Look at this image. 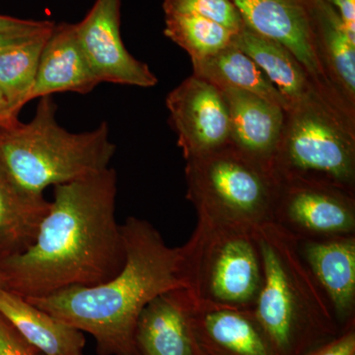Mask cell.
Returning <instances> with one entry per match:
<instances>
[{
	"label": "cell",
	"instance_id": "obj_1",
	"mask_svg": "<svg viewBox=\"0 0 355 355\" xmlns=\"http://www.w3.org/2000/svg\"><path fill=\"white\" fill-rule=\"evenodd\" d=\"M113 168L55 186L36 240L24 253L0 261L2 287L25 299L70 287L99 286L125 261Z\"/></svg>",
	"mask_w": 355,
	"mask_h": 355
},
{
	"label": "cell",
	"instance_id": "obj_2",
	"mask_svg": "<svg viewBox=\"0 0 355 355\" xmlns=\"http://www.w3.org/2000/svg\"><path fill=\"white\" fill-rule=\"evenodd\" d=\"M121 231L125 261L113 279L27 299L64 324L90 334L99 355H139L135 335L140 313L160 294L186 288L180 247L168 246L150 222L137 217L128 218Z\"/></svg>",
	"mask_w": 355,
	"mask_h": 355
},
{
	"label": "cell",
	"instance_id": "obj_3",
	"mask_svg": "<svg viewBox=\"0 0 355 355\" xmlns=\"http://www.w3.org/2000/svg\"><path fill=\"white\" fill-rule=\"evenodd\" d=\"M263 282L253 311L279 355H305L342 333L297 239L268 222L254 230Z\"/></svg>",
	"mask_w": 355,
	"mask_h": 355
},
{
	"label": "cell",
	"instance_id": "obj_4",
	"mask_svg": "<svg viewBox=\"0 0 355 355\" xmlns=\"http://www.w3.org/2000/svg\"><path fill=\"white\" fill-rule=\"evenodd\" d=\"M114 153L106 121L90 132H69L58 123L53 96L40 98L29 123L0 132V165L34 193L104 171Z\"/></svg>",
	"mask_w": 355,
	"mask_h": 355
},
{
	"label": "cell",
	"instance_id": "obj_5",
	"mask_svg": "<svg viewBox=\"0 0 355 355\" xmlns=\"http://www.w3.org/2000/svg\"><path fill=\"white\" fill-rule=\"evenodd\" d=\"M198 222L181 251L184 286L202 304L253 309L263 282L254 229L198 211Z\"/></svg>",
	"mask_w": 355,
	"mask_h": 355
},
{
	"label": "cell",
	"instance_id": "obj_6",
	"mask_svg": "<svg viewBox=\"0 0 355 355\" xmlns=\"http://www.w3.org/2000/svg\"><path fill=\"white\" fill-rule=\"evenodd\" d=\"M272 168L277 176L335 184L355 193V116L326 99L291 107Z\"/></svg>",
	"mask_w": 355,
	"mask_h": 355
},
{
	"label": "cell",
	"instance_id": "obj_7",
	"mask_svg": "<svg viewBox=\"0 0 355 355\" xmlns=\"http://www.w3.org/2000/svg\"><path fill=\"white\" fill-rule=\"evenodd\" d=\"M187 198L198 211L251 229L273 222L279 178L230 142L186 160Z\"/></svg>",
	"mask_w": 355,
	"mask_h": 355
},
{
	"label": "cell",
	"instance_id": "obj_8",
	"mask_svg": "<svg viewBox=\"0 0 355 355\" xmlns=\"http://www.w3.org/2000/svg\"><path fill=\"white\" fill-rule=\"evenodd\" d=\"M277 178L273 222L296 239L355 235V193L316 180Z\"/></svg>",
	"mask_w": 355,
	"mask_h": 355
},
{
	"label": "cell",
	"instance_id": "obj_9",
	"mask_svg": "<svg viewBox=\"0 0 355 355\" xmlns=\"http://www.w3.org/2000/svg\"><path fill=\"white\" fill-rule=\"evenodd\" d=\"M231 1L241 14L246 27L286 46L302 64L322 94L343 108L350 109L331 86L318 55L315 31L318 0Z\"/></svg>",
	"mask_w": 355,
	"mask_h": 355
},
{
	"label": "cell",
	"instance_id": "obj_10",
	"mask_svg": "<svg viewBox=\"0 0 355 355\" xmlns=\"http://www.w3.org/2000/svg\"><path fill=\"white\" fill-rule=\"evenodd\" d=\"M166 105L184 160L230 144L227 104L211 83L193 74L173 89Z\"/></svg>",
	"mask_w": 355,
	"mask_h": 355
},
{
	"label": "cell",
	"instance_id": "obj_11",
	"mask_svg": "<svg viewBox=\"0 0 355 355\" xmlns=\"http://www.w3.org/2000/svg\"><path fill=\"white\" fill-rule=\"evenodd\" d=\"M121 0H95L80 22L77 39L99 83L153 87L157 77L148 65L133 58L121 39Z\"/></svg>",
	"mask_w": 355,
	"mask_h": 355
},
{
	"label": "cell",
	"instance_id": "obj_12",
	"mask_svg": "<svg viewBox=\"0 0 355 355\" xmlns=\"http://www.w3.org/2000/svg\"><path fill=\"white\" fill-rule=\"evenodd\" d=\"M189 324L197 355H279L252 310L193 299Z\"/></svg>",
	"mask_w": 355,
	"mask_h": 355
},
{
	"label": "cell",
	"instance_id": "obj_13",
	"mask_svg": "<svg viewBox=\"0 0 355 355\" xmlns=\"http://www.w3.org/2000/svg\"><path fill=\"white\" fill-rule=\"evenodd\" d=\"M298 249L342 331L355 324V235L297 239Z\"/></svg>",
	"mask_w": 355,
	"mask_h": 355
},
{
	"label": "cell",
	"instance_id": "obj_14",
	"mask_svg": "<svg viewBox=\"0 0 355 355\" xmlns=\"http://www.w3.org/2000/svg\"><path fill=\"white\" fill-rule=\"evenodd\" d=\"M220 91L228 107L231 142L242 153L272 167L286 111L247 91L233 88Z\"/></svg>",
	"mask_w": 355,
	"mask_h": 355
},
{
	"label": "cell",
	"instance_id": "obj_15",
	"mask_svg": "<svg viewBox=\"0 0 355 355\" xmlns=\"http://www.w3.org/2000/svg\"><path fill=\"white\" fill-rule=\"evenodd\" d=\"M193 298L186 288L160 294L140 313L135 340L139 355H197L189 313Z\"/></svg>",
	"mask_w": 355,
	"mask_h": 355
},
{
	"label": "cell",
	"instance_id": "obj_16",
	"mask_svg": "<svg viewBox=\"0 0 355 355\" xmlns=\"http://www.w3.org/2000/svg\"><path fill=\"white\" fill-rule=\"evenodd\" d=\"M98 84L77 39L74 24H55L40 57L31 101L55 93L89 94Z\"/></svg>",
	"mask_w": 355,
	"mask_h": 355
},
{
	"label": "cell",
	"instance_id": "obj_17",
	"mask_svg": "<svg viewBox=\"0 0 355 355\" xmlns=\"http://www.w3.org/2000/svg\"><path fill=\"white\" fill-rule=\"evenodd\" d=\"M233 43L265 72L286 100L288 109L318 99L338 105L318 90L302 64L282 44L257 34L246 26L236 35Z\"/></svg>",
	"mask_w": 355,
	"mask_h": 355
},
{
	"label": "cell",
	"instance_id": "obj_18",
	"mask_svg": "<svg viewBox=\"0 0 355 355\" xmlns=\"http://www.w3.org/2000/svg\"><path fill=\"white\" fill-rule=\"evenodd\" d=\"M0 314L44 355H83V331L3 287H0Z\"/></svg>",
	"mask_w": 355,
	"mask_h": 355
},
{
	"label": "cell",
	"instance_id": "obj_19",
	"mask_svg": "<svg viewBox=\"0 0 355 355\" xmlns=\"http://www.w3.org/2000/svg\"><path fill=\"white\" fill-rule=\"evenodd\" d=\"M50 203L44 193L16 183L0 165V261L32 246Z\"/></svg>",
	"mask_w": 355,
	"mask_h": 355
},
{
	"label": "cell",
	"instance_id": "obj_20",
	"mask_svg": "<svg viewBox=\"0 0 355 355\" xmlns=\"http://www.w3.org/2000/svg\"><path fill=\"white\" fill-rule=\"evenodd\" d=\"M315 31L324 73L343 101L355 111V39L336 7L327 0L317 1Z\"/></svg>",
	"mask_w": 355,
	"mask_h": 355
},
{
	"label": "cell",
	"instance_id": "obj_21",
	"mask_svg": "<svg viewBox=\"0 0 355 355\" xmlns=\"http://www.w3.org/2000/svg\"><path fill=\"white\" fill-rule=\"evenodd\" d=\"M193 76L218 89L233 88L247 91L282 107L288 105L265 72L234 43L209 57L191 60Z\"/></svg>",
	"mask_w": 355,
	"mask_h": 355
},
{
	"label": "cell",
	"instance_id": "obj_22",
	"mask_svg": "<svg viewBox=\"0 0 355 355\" xmlns=\"http://www.w3.org/2000/svg\"><path fill=\"white\" fill-rule=\"evenodd\" d=\"M53 28L29 41L0 51V90L18 114L31 101L40 57Z\"/></svg>",
	"mask_w": 355,
	"mask_h": 355
},
{
	"label": "cell",
	"instance_id": "obj_23",
	"mask_svg": "<svg viewBox=\"0 0 355 355\" xmlns=\"http://www.w3.org/2000/svg\"><path fill=\"white\" fill-rule=\"evenodd\" d=\"M164 34L193 60L209 57L230 46L238 33L200 16L166 15Z\"/></svg>",
	"mask_w": 355,
	"mask_h": 355
},
{
	"label": "cell",
	"instance_id": "obj_24",
	"mask_svg": "<svg viewBox=\"0 0 355 355\" xmlns=\"http://www.w3.org/2000/svg\"><path fill=\"white\" fill-rule=\"evenodd\" d=\"M166 15H195L239 33L245 27L241 14L231 0H164Z\"/></svg>",
	"mask_w": 355,
	"mask_h": 355
},
{
	"label": "cell",
	"instance_id": "obj_25",
	"mask_svg": "<svg viewBox=\"0 0 355 355\" xmlns=\"http://www.w3.org/2000/svg\"><path fill=\"white\" fill-rule=\"evenodd\" d=\"M0 355H44L0 314Z\"/></svg>",
	"mask_w": 355,
	"mask_h": 355
},
{
	"label": "cell",
	"instance_id": "obj_26",
	"mask_svg": "<svg viewBox=\"0 0 355 355\" xmlns=\"http://www.w3.org/2000/svg\"><path fill=\"white\" fill-rule=\"evenodd\" d=\"M305 355H355V324Z\"/></svg>",
	"mask_w": 355,
	"mask_h": 355
},
{
	"label": "cell",
	"instance_id": "obj_27",
	"mask_svg": "<svg viewBox=\"0 0 355 355\" xmlns=\"http://www.w3.org/2000/svg\"><path fill=\"white\" fill-rule=\"evenodd\" d=\"M55 26V23L51 22L40 29L30 30V31L0 33V51L11 48L26 41H29L35 37L39 36L42 33L49 31Z\"/></svg>",
	"mask_w": 355,
	"mask_h": 355
},
{
	"label": "cell",
	"instance_id": "obj_28",
	"mask_svg": "<svg viewBox=\"0 0 355 355\" xmlns=\"http://www.w3.org/2000/svg\"><path fill=\"white\" fill-rule=\"evenodd\" d=\"M50 21L24 20L10 16L0 15V33L30 31L48 25Z\"/></svg>",
	"mask_w": 355,
	"mask_h": 355
},
{
	"label": "cell",
	"instance_id": "obj_29",
	"mask_svg": "<svg viewBox=\"0 0 355 355\" xmlns=\"http://www.w3.org/2000/svg\"><path fill=\"white\" fill-rule=\"evenodd\" d=\"M340 13L347 32L355 39V0H327Z\"/></svg>",
	"mask_w": 355,
	"mask_h": 355
},
{
	"label": "cell",
	"instance_id": "obj_30",
	"mask_svg": "<svg viewBox=\"0 0 355 355\" xmlns=\"http://www.w3.org/2000/svg\"><path fill=\"white\" fill-rule=\"evenodd\" d=\"M18 116L19 114L13 111L3 93L0 90V132L9 130L19 123Z\"/></svg>",
	"mask_w": 355,
	"mask_h": 355
},
{
	"label": "cell",
	"instance_id": "obj_31",
	"mask_svg": "<svg viewBox=\"0 0 355 355\" xmlns=\"http://www.w3.org/2000/svg\"><path fill=\"white\" fill-rule=\"evenodd\" d=\"M0 287H2V279H1V275H0Z\"/></svg>",
	"mask_w": 355,
	"mask_h": 355
}]
</instances>
